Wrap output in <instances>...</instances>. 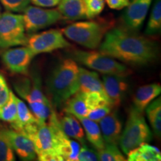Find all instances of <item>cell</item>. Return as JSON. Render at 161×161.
<instances>
[{
  "mask_svg": "<svg viewBox=\"0 0 161 161\" xmlns=\"http://www.w3.org/2000/svg\"><path fill=\"white\" fill-rule=\"evenodd\" d=\"M99 52L124 63L146 65L155 59L158 47L152 40L122 28L108 31L99 45Z\"/></svg>",
  "mask_w": 161,
  "mask_h": 161,
  "instance_id": "cell-1",
  "label": "cell"
},
{
  "mask_svg": "<svg viewBox=\"0 0 161 161\" xmlns=\"http://www.w3.org/2000/svg\"><path fill=\"white\" fill-rule=\"evenodd\" d=\"M47 88L55 106L59 107L78 92V66L75 60L66 59L52 71Z\"/></svg>",
  "mask_w": 161,
  "mask_h": 161,
  "instance_id": "cell-2",
  "label": "cell"
},
{
  "mask_svg": "<svg viewBox=\"0 0 161 161\" xmlns=\"http://www.w3.org/2000/svg\"><path fill=\"white\" fill-rule=\"evenodd\" d=\"M22 132L33 142L38 160L40 161H63L58 154V137L55 127L49 122H35L22 128Z\"/></svg>",
  "mask_w": 161,
  "mask_h": 161,
  "instance_id": "cell-3",
  "label": "cell"
},
{
  "mask_svg": "<svg viewBox=\"0 0 161 161\" xmlns=\"http://www.w3.org/2000/svg\"><path fill=\"white\" fill-rule=\"evenodd\" d=\"M152 137V133L146 123L142 112L139 111L135 108H133L119 141L121 149L128 154L142 143L150 142Z\"/></svg>",
  "mask_w": 161,
  "mask_h": 161,
  "instance_id": "cell-4",
  "label": "cell"
},
{
  "mask_svg": "<svg viewBox=\"0 0 161 161\" xmlns=\"http://www.w3.org/2000/svg\"><path fill=\"white\" fill-rule=\"evenodd\" d=\"M108 30V25L97 21H82L66 26L60 31L79 45L93 49L99 46Z\"/></svg>",
  "mask_w": 161,
  "mask_h": 161,
  "instance_id": "cell-5",
  "label": "cell"
},
{
  "mask_svg": "<svg viewBox=\"0 0 161 161\" xmlns=\"http://www.w3.org/2000/svg\"><path fill=\"white\" fill-rule=\"evenodd\" d=\"M73 58L80 64L103 75H118L126 77L131 72L124 64L119 63L113 58L101 52L77 50L74 52Z\"/></svg>",
  "mask_w": 161,
  "mask_h": 161,
  "instance_id": "cell-6",
  "label": "cell"
},
{
  "mask_svg": "<svg viewBox=\"0 0 161 161\" xmlns=\"http://www.w3.org/2000/svg\"><path fill=\"white\" fill-rule=\"evenodd\" d=\"M27 40L23 15L10 11L2 14L0 16V48L7 49L26 45Z\"/></svg>",
  "mask_w": 161,
  "mask_h": 161,
  "instance_id": "cell-7",
  "label": "cell"
},
{
  "mask_svg": "<svg viewBox=\"0 0 161 161\" xmlns=\"http://www.w3.org/2000/svg\"><path fill=\"white\" fill-rule=\"evenodd\" d=\"M35 55L52 52L55 50L69 47L70 44L59 30L50 29L29 37L26 43Z\"/></svg>",
  "mask_w": 161,
  "mask_h": 161,
  "instance_id": "cell-8",
  "label": "cell"
},
{
  "mask_svg": "<svg viewBox=\"0 0 161 161\" xmlns=\"http://www.w3.org/2000/svg\"><path fill=\"white\" fill-rule=\"evenodd\" d=\"M25 31L34 33L45 29L63 19L58 9H44L35 6H28L23 11Z\"/></svg>",
  "mask_w": 161,
  "mask_h": 161,
  "instance_id": "cell-9",
  "label": "cell"
},
{
  "mask_svg": "<svg viewBox=\"0 0 161 161\" xmlns=\"http://www.w3.org/2000/svg\"><path fill=\"white\" fill-rule=\"evenodd\" d=\"M107 103H109L108 98L100 92L78 91L65 102V112L72 114L75 117H86L92 109Z\"/></svg>",
  "mask_w": 161,
  "mask_h": 161,
  "instance_id": "cell-10",
  "label": "cell"
},
{
  "mask_svg": "<svg viewBox=\"0 0 161 161\" xmlns=\"http://www.w3.org/2000/svg\"><path fill=\"white\" fill-rule=\"evenodd\" d=\"M35 55L28 46L10 49L3 52L2 59L7 69L13 73L26 74Z\"/></svg>",
  "mask_w": 161,
  "mask_h": 161,
  "instance_id": "cell-11",
  "label": "cell"
},
{
  "mask_svg": "<svg viewBox=\"0 0 161 161\" xmlns=\"http://www.w3.org/2000/svg\"><path fill=\"white\" fill-rule=\"evenodd\" d=\"M152 0H132L127 6L123 19L130 31H137L144 23Z\"/></svg>",
  "mask_w": 161,
  "mask_h": 161,
  "instance_id": "cell-12",
  "label": "cell"
},
{
  "mask_svg": "<svg viewBox=\"0 0 161 161\" xmlns=\"http://www.w3.org/2000/svg\"><path fill=\"white\" fill-rule=\"evenodd\" d=\"M8 140L14 152L22 160L31 161L37 158L35 146L29 137L22 132L14 129L6 128Z\"/></svg>",
  "mask_w": 161,
  "mask_h": 161,
  "instance_id": "cell-13",
  "label": "cell"
},
{
  "mask_svg": "<svg viewBox=\"0 0 161 161\" xmlns=\"http://www.w3.org/2000/svg\"><path fill=\"white\" fill-rule=\"evenodd\" d=\"M125 78V76L118 75H102L104 90L113 108L119 105L123 95L128 89V85Z\"/></svg>",
  "mask_w": 161,
  "mask_h": 161,
  "instance_id": "cell-14",
  "label": "cell"
},
{
  "mask_svg": "<svg viewBox=\"0 0 161 161\" xmlns=\"http://www.w3.org/2000/svg\"><path fill=\"white\" fill-rule=\"evenodd\" d=\"M100 130L105 143H119L122 130V124L116 113L110 112L99 122Z\"/></svg>",
  "mask_w": 161,
  "mask_h": 161,
  "instance_id": "cell-15",
  "label": "cell"
},
{
  "mask_svg": "<svg viewBox=\"0 0 161 161\" xmlns=\"http://www.w3.org/2000/svg\"><path fill=\"white\" fill-rule=\"evenodd\" d=\"M78 83L79 92H97L107 97L102 80L99 78V75L97 72L90 71L83 67H78Z\"/></svg>",
  "mask_w": 161,
  "mask_h": 161,
  "instance_id": "cell-16",
  "label": "cell"
},
{
  "mask_svg": "<svg viewBox=\"0 0 161 161\" xmlns=\"http://www.w3.org/2000/svg\"><path fill=\"white\" fill-rule=\"evenodd\" d=\"M160 84H150L140 86L134 97V108L140 112H143L146 107L160 94Z\"/></svg>",
  "mask_w": 161,
  "mask_h": 161,
  "instance_id": "cell-17",
  "label": "cell"
},
{
  "mask_svg": "<svg viewBox=\"0 0 161 161\" xmlns=\"http://www.w3.org/2000/svg\"><path fill=\"white\" fill-rule=\"evenodd\" d=\"M15 88L19 96L27 101L28 104L48 99L42 91L38 80H36V81L32 84L29 79L20 80V81L16 84Z\"/></svg>",
  "mask_w": 161,
  "mask_h": 161,
  "instance_id": "cell-18",
  "label": "cell"
},
{
  "mask_svg": "<svg viewBox=\"0 0 161 161\" xmlns=\"http://www.w3.org/2000/svg\"><path fill=\"white\" fill-rule=\"evenodd\" d=\"M58 11L63 18L69 20L86 19L83 0H60Z\"/></svg>",
  "mask_w": 161,
  "mask_h": 161,
  "instance_id": "cell-19",
  "label": "cell"
},
{
  "mask_svg": "<svg viewBox=\"0 0 161 161\" xmlns=\"http://www.w3.org/2000/svg\"><path fill=\"white\" fill-rule=\"evenodd\" d=\"M76 118L83 126L87 140L97 151L102 149L105 142L102 137L100 127L97 122L84 116H76Z\"/></svg>",
  "mask_w": 161,
  "mask_h": 161,
  "instance_id": "cell-20",
  "label": "cell"
},
{
  "mask_svg": "<svg viewBox=\"0 0 161 161\" xmlns=\"http://www.w3.org/2000/svg\"><path fill=\"white\" fill-rule=\"evenodd\" d=\"M128 161H160L161 153L160 149L148 142H144L130 151L128 154Z\"/></svg>",
  "mask_w": 161,
  "mask_h": 161,
  "instance_id": "cell-21",
  "label": "cell"
},
{
  "mask_svg": "<svg viewBox=\"0 0 161 161\" xmlns=\"http://www.w3.org/2000/svg\"><path fill=\"white\" fill-rule=\"evenodd\" d=\"M16 99H17V119L14 123L11 124V128L16 130H19L26 125L37 122V120L32 114L30 108H28L23 100L18 97Z\"/></svg>",
  "mask_w": 161,
  "mask_h": 161,
  "instance_id": "cell-22",
  "label": "cell"
},
{
  "mask_svg": "<svg viewBox=\"0 0 161 161\" xmlns=\"http://www.w3.org/2000/svg\"><path fill=\"white\" fill-rule=\"evenodd\" d=\"M146 114L152 126L153 132L156 136L161 135V99L160 98L153 100L146 107Z\"/></svg>",
  "mask_w": 161,
  "mask_h": 161,
  "instance_id": "cell-23",
  "label": "cell"
},
{
  "mask_svg": "<svg viewBox=\"0 0 161 161\" xmlns=\"http://www.w3.org/2000/svg\"><path fill=\"white\" fill-rule=\"evenodd\" d=\"M30 110L40 124L46 123L49 119L52 112L51 102L49 99L40 102H33L29 103Z\"/></svg>",
  "mask_w": 161,
  "mask_h": 161,
  "instance_id": "cell-24",
  "label": "cell"
},
{
  "mask_svg": "<svg viewBox=\"0 0 161 161\" xmlns=\"http://www.w3.org/2000/svg\"><path fill=\"white\" fill-rule=\"evenodd\" d=\"M17 96L11 90L9 99L0 108V120L3 122L14 123L17 119Z\"/></svg>",
  "mask_w": 161,
  "mask_h": 161,
  "instance_id": "cell-25",
  "label": "cell"
},
{
  "mask_svg": "<svg viewBox=\"0 0 161 161\" xmlns=\"http://www.w3.org/2000/svg\"><path fill=\"white\" fill-rule=\"evenodd\" d=\"M161 29V1L156 0L148 19L146 33L148 35L158 34Z\"/></svg>",
  "mask_w": 161,
  "mask_h": 161,
  "instance_id": "cell-26",
  "label": "cell"
},
{
  "mask_svg": "<svg viewBox=\"0 0 161 161\" xmlns=\"http://www.w3.org/2000/svg\"><path fill=\"white\" fill-rule=\"evenodd\" d=\"M98 159L102 161H125L126 159L119 149L116 144L104 143L102 149L98 151Z\"/></svg>",
  "mask_w": 161,
  "mask_h": 161,
  "instance_id": "cell-27",
  "label": "cell"
},
{
  "mask_svg": "<svg viewBox=\"0 0 161 161\" xmlns=\"http://www.w3.org/2000/svg\"><path fill=\"white\" fill-rule=\"evenodd\" d=\"M14 151L6 134V128H0V161L15 160Z\"/></svg>",
  "mask_w": 161,
  "mask_h": 161,
  "instance_id": "cell-28",
  "label": "cell"
},
{
  "mask_svg": "<svg viewBox=\"0 0 161 161\" xmlns=\"http://www.w3.org/2000/svg\"><path fill=\"white\" fill-rule=\"evenodd\" d=\"M86 19H93L102 13L104 8V0H83Z\"/></svg>",
  "mask_w": 161,
  "mask_h": 161,
  "instance_id": "cell-29",
  "label": "cell"
},
{
  "mask_svg": "<svg viewBox=\"0 0 161 161\" xmlns=\"http://www.w3.org/2000/svg\"><path fill=\"white\" fill-rule=\"evenodd\" d=\"M4 8L10 12H23L30 3V0H0Z\"/></svg>",
  "mask_w": 161,
  "mask_h": 161,
  "instance_id": "cell-30",
  "label": "cell"
},
{
  "mask_svg": "<svg viewBox=\"0 0 161 161\" xmlns=\"http://www.w3.org/2000/svg\"><path fill=\"white\" fill-rule=\"evenodd\" d=\"M112 108L113 107L110 104H104L102 105H100L97 107V108L92 109L88 114L86 117L89 118L92 121L98 122L102 119H103L104 116H106L108 114H109L112 111Z\"/></svg>",
  "mask_w": 161,
  "mask_h": 161,
  "instance_id": "cell-31",
  "label": "cell"
},
{
  "mask_svg": "<svg viewBox=\"0 0 161 161\" xmlns=\"http://www.w3.org/2000/svg\"><path fill=\"white\" fill-rule=\"evenodd\" d=\"M66 114H67L69 122L72 125V128L73 130L74 134H75V140H78L80 143L84 145V143H85V140H84V131L82 126L80 125L79 120L75 116L72 115V114H70L69 113H66Z\"/></svg>",
  "mask_w": 161,
  "mask_h": 161,
  "instance_id": "cell-32",
  "label": "cell"
},
{
  "mask_svg": "<svg viewBox=\"0 0 161 161\" xmlns=\"http://www.w3.org/2000/svg\"><path fill=\"white\" fill-rule=\"evenodd\" d=\"M78 161H97L98 159V151L91 149L85 146L80 148L78 156Z\"/></svg>",
  "mask_w": 161,
  "mask_h": 161,
  "instance_id": "cell-33",
  "label": "cell"
},
{
  "mask_svg": "<svg viewBox=\"0 0 161 161\" xmlns=\"http://www.w3.org/2000/svg\"><path fill=\"white\" fill-rule=\"evenodd\" d=\"M11 90L8 86L5 77L0 74V108L6 104L10 97Z\"/></svg>",
  "mask_w": 161,
  "mask_h": 161,
  "instance_id": "cell-34",
  "label": "cell"
},
{
  "mask_svg": "<svg viewBox=\"0 0 161 161\" xmlns=\"http://www.w3.org/2000/svg\"><path fill=\"white\" fill-rule=\"evenodd\" d=\"M111 9L121 10L127 7L129 4V0H104Z\"/></svg>",
  "mask_w": 161,
  "mask_h": 161,
  "instance_id": "cell-35",
  "label": "cell"
},
{
  "mask_svg": "<svg viewBox=\"0 0 161 161\" xmlns=\"http://www.w3.org/2000/svg\"><path fill=\"white\" fill-rule=\"evenodd\" d=\"M60 0H30V3L39 7L51 8L58 5Z\"/></svg>",
  "mask_w": 161,
  "mask_h": 161,
  "instance_id": "cell-36",
  "label": "cell"
},
{
  "mask_svg": "<svg viewBox=\"0 0 161 161\" xmlns=\"http://www.w3.org/2000/svg\"><path fill=\"white\" fill-rule=\"evenodd\" d=\"M2 14V8H1V5H0V16Z\"/></svg>",
  "mask_w": 161,
  "mask_h": 161,
  "instance_id": "cell-37",
  "label": "cell"
}]
</instances>
